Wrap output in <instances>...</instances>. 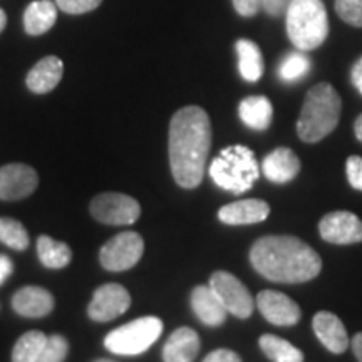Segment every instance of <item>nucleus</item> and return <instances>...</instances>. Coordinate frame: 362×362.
Here are the masks:
<instances>
[{
    "label": "nucleus",
    "mask_w": 362,
    "mask_h": 362,
    "mask_svg": "<svg viewBox=\"0 0 362 362\" xmlns=\"http://www.w3.org/2000/svg\"><path fill=\"white\" fill-rule=\"evenodd\" d=\"M320 237L334 245L362 242V220L351 211H332L319 223Z\"/></svg>",
    "instance_id": "9b49d317"
},
{
    "label": "nucleus",
    "mask_w": 362,
    "mask_h": 362,
    "mask_svg": "<svg viewBox=\"0 0 362 362\" xmlns=\"http://www.w3.org/2000/svg\"><path fill=\"white\" fill-rule=\"evenodd\" d=\"M354 133H356V138L359 139V141L362 143V115L356 119V123H354Z\"/></svg>",
    "instance_id": "58836bf2"
},
{
    "label": "nucleus",
    "mask_w": 362,
    "mask_h": 362,
    "mask_svg": "<svg viewBox=\"0 0 362 362\" xmlns=\"http://www.w3.org/2000/svg\"><path fill=\"white\" fill-rule=\"evenodd\" d=\"M103 0H56V6L67 13H86L99 7Z\"/></svg>",
    "instance_id": "7c9ffc66"
},
{
    "label": "nucleus",
    "mask_w": 362,
    "mask_h": 362,
    "mask_svg": "<svg viewBox=\"0 0 362 362\" xmlns=\"http://www.w3.org/2000/svg\"><path fill=\"white\" fill-rule=\"evenodd\" d=\"M312 327H314L317 339L322 342L325 349L334 352V354H342L349 347L346 327H344L342 320L332 312H317L314 320H312Z\"/></svg>",
    "instance_id": "4468645a"
},
{
    "label": "nucleus",
    "mask_w": 362,
    "mask_h": 362,
    "mask_svg": "<svg viewBox=\"0 0 362 362\" xmlns=\"http://www.w3.org/2000/svg\"><path fill=\"white\" fill-rule=\"evenodd\" d=\"M346 170H347V178H349L351 187L362 192V158L351 156L346 163Z\"/></svg>",
    "instance_id": "2f4dec72"
},
{
    "label": "nucleus",
    "mask_w": 362,
    "mask_h": 362,
    "mask_svg": "<svg viewBox=\"0 0 362 362\" xmlns=\"http://www.w3.org/2000/svg\"><path fill=\"white\" fill-rule=\"evenodd\" d=\"M310 71V59L305 54L292 52L284 59L279 67V74L285 83H293V81L302 79L307 72Z\"/></svg>",
    "instance_id": "cd10ccee"
},
{
    "label": "nucleus",
    "mask_w": 362,
    "mask_h": 362,
    "mask_svg": "<svg viewBox=\"0 0 362 362\" xmlns=\"http://www.w3.org/2000/svg\"><path fill=\"white\" fill-rule=\"evenodd\" d=\"M208 285L216 293V297L220 298V302L228 314L238 317V319H248L252 315L253 307H255L252 293L230 272H215L210 277Z\"/></svg>",
    "instance_id": "0eeeda50"
},
{
    "label": "nucleus",
    "mask_w": 362,
    "mask_h": 362,
    "mask_svg": "<svg viewBox=\"0 0 362 362\" xmlns=\"http://www.w3.org/2000/svg\"><path fill=\"white\" fill-rule=\"evenodd\" d=\"M0 242L13 250H25L29 247V235L21 221L13 218H0Z\"/></svg>",
    "instance_id": "bb28decb"
},
{
    "label": "nucleus",
    "mask_w": 362,
    "mask_h": 362,
    "mask_svg": "<svg viewBox=\"0 0 362 362\" xmlns=\"http://www.w3.org/2000/svg\"><path fill=\"white\" fill-rule=\"evenodd\" d=\"M62 72H64V64L61 59L56 56L44 57L30 69L27 76V88L37 94L49 93L62 79Z\"/></svg>",
    "instance_id": "aec40b11"
},
{
    "label": "nucleus",
    "mask_w": 362,
    "mask_h": 362,
    "mask_svg": "<svg viewBox=\"0 0 362 362\" xmlns=\"http://www.w3.org/2000/svg\"><path fill=\"white\" fill-rule=\"evenodd\" d=\"M250 262L262 277L280 284H302L315 279L322 260L314 248L297 237L269 235L252 245Z\"/></svg>",
    "instance_id": "f03ea898"
},
{
    "label": "nucleus",
    "mask_w": 362,
    "mask_h": 362,
    "mask_svg": "<svg viewBox=\"0 0 362 362\" xmlns=\"http://www.w3.org/2000/svg\"><path fill=\"white\" fill-rule=\"evenodd\" d=\"M192 309L194 315L210 327H218L223 324L226 314H228L216 293L210 288V285H198L193 288Z\"/></svg>",
    "instance_id": "a211bd4d"
},
{
    "label": "nucleus",
    "mask_w": 362,
    "mask_h": 362,
    "mask_svg": "<svg viewBox=\"0 0 362 362\" xmlns=\"http://www.w3.org/2000/svg\"><path fill=\"white\" fill-rule=\"evenodd\" d=\"M352 351H354V356L357 357V361L362 362V332L356 334L354 337H352Z\"/></svg>",
    "instance_id": "4c0bfd02"
},
{
    "label": "nucleus",
    "mask_w": 362,
    "mask_h": 362,
    "mask_svg": "<svg viewBox=\"0 0 362 362\" xmlns=\"http://www.w3.org/2000/svg\"><path fill=\"white\" fill-rule=\"evenodd\" d=\"M291 42L298 51H314L329 35V19L322 0H292L285 12Z\"/></svg>",
    "instance_id": "20e7f679"
},
{
    "label": "nucleus",
    "mask_w": 362,
    "mask_h": 362,
    "mask_svg": "<svg viewBox=\"0 0 362 362\" xmlns=\"http://www.w3.org/2000/svg\"><path fill=\"white\" fill-rule=\"evenodd\" d=\"M13 272V264L7 255H0V285L6 284V280L11 277Z\"/></svg>",
    "instance_id": "c9c22d12"
},
{
    "label": "nucleus",
    "mask_w": 362,
    "mask_h": 362,
    "mask_svg": "<svg viewBox=\"0 0 362 362\" xmlns=\"http://www.w3.org/2000/svg\"><path fill=\"white\" fill-rule=\"evenodd\" d=\"M57 19V7L52 0H35L25 8L24 27L30 35H40L54 27Z\"/></svg>",
    "instance_id": "4be33fe9"
},
{
    "label": "nucleus",
    "mask_w": 362,
    "mask_h": 362,
    "mask_svg": "<svg viewBox=\"0 0 362 362\" xmlns=\"http://www.w3.org/2000/svg\"><path fill=\"white\" fill-rule=\"evenodd\" d=\"M264 175L274 183H288L300 171V160L291 148H277L262 163Z\"/></svg>",
    "instance_id": "f3484780"
},
{
    "label": "nucleus",
    "mask_w": 362,
    "mask_h": 362,
    "mask_svg": "<svg viewBox=\"0 0 362 362\" xmlns=\"http://www.w3.org/2000/svg\"><path fill=\"white\" fill-rule=\"evenodd\" d=\"M351 81L356 86V89L362 94V57L357 59V62L352 66L351 71Z\"/></svg>",
    "instance_id": "e433bc0d"
},
{
    "label": "nucleus",
    "mask_w": 362,
    "mask_h": 362,
    "mask_svg": "<svg viewBox=\"0 0 362 362\" xmlns=\"http://www.w3.org/2000/svg\"><path fill=\"white\" fill-rule=\"evenodd\" d=\"M37 255L42 265L52 270L64 269L71 264L72 259V252L67 243L57 242L47 235H42L37 240Z\"/></svg>",
    "instance_id": "b1692460"
},
{
    "label": "nucleus",
    "mask_w": 362,
    "mask_h": 362,
    "mask_svg": "<svg viewBox=\"0 0 362 362\" xmlns=\"http://www.w3.org/2000/svg\"><path fill=\"white\" fill-rule=\"evenodd\" d=\"M342 101L329 83L309 89L297 121L298 138L304 143H317L336 129L341 117Z\"/></svg>",
    "instance_id": "7ed1b4c3"
},
{
    "label": "nucleus",
    "mask_w": 362,
    "mask_h": 362,
    "mask_svg": "<svg viewBox=\"0 0 362 362\" xmlns=\"http://www.w3.org/2000/svg\"><path fill=\"white\" fill-rule=\"evenodd\" d=\"M45 342H47V336L40 330L25 332L13 346L12 362H37Z\"/></svg>",
    "instance_id": "a878e982"
},
{
    "label": "nucleus",
    "mask_w": 362,
    "mask_h": 362,
    "mask_svg": "<svg viewBox=\"0 0 362 362\" xmlns=\"http://www.w3.org/2000/svg\"><path fill=\"white\" fill-rule=\"evenodd\" d=\"M210 176L216 187L230 193L248 192L260 176L259 161L250 148L235 144L221 149L211 161Z\"/></svg>",
    "instance_id": "39448f33"
},
{
    "label": "nucleus",
    "mask_w": 362,
    "mask_h": 362,
    "mask_svg": "<svg viewBox=\"0 0 362 362\" xmlns=\"http://www.w3.org/2000/svg\"><path fill=\"white\" fill-rule=\"evenodd\" d=\"M163 322L158 317H141L110 332L104 339L106 349L117 356H139L160 339Z\"/></svg>",
    "instance_id": "423d86ee"
},
{
    "label": "nucleus",
    "mask_w": 362,
    "mask_h": 362,
    "mask_svg": "<svg viewBox=\"0 0 362 362\" xmlns=\"http://www.w3.org/2000/svg\"><path fill=\"white\" fill-rule=\"evenodd\" d=\"M203 362H242V357L230 349H216L210 352Z\"/></svg>",
    "instance_id": "f704fd0d"
},
{
    "label": "nucleus",
    "mask_w": 362,
    "mask_h": 362,
    "mask_svg": "<svg viewBox=\"0 0 362 362\" xmlns=\"http://www.w3.org/2000/svg\"><path fill=\"white\" fill-rule=\"evenodd\" d=\"M270 206L264 200L248 198V200L233 202L230 205L221 206L218 218L225 225H253L269 218Z\"/></svg>",
    "instance_id": "2eb2a0df"
},
{
    "label": "nucleus",
    "mask_w": 362,
    "mask_h": 362,
    "mask_svg": "<svg viewBox=\"0 0 362 362\" xmlns=\"http://www.w3.org/2000/svg\"><path fill=\"white\" fill-rule=\"evenodd\" d=\"M94 362H115V361H110V359H98V361H94Z\"/></svg>",
    "instance_id": "a19ab883"
},
{
    "label": "nucleus",
    "mask_w": 362,
    "mask_h": 362,
    "mask_svg": "<svg viewBox=\"0 0 362 362\" xmlns=\"http://www.w3.org/2000/svg\"><path fill=\"white\" fill-rule=\"evenodd\" d=\"M291 4L292 0H262V7H264L265 12L272 17L285 16V12H287Z\"/></svg>",
    "instance_id": "72a5a7b5"
},
{
    "label": "nucleus",
    "mask_w": 362,
    "mask_h": 362,
    "mask_svg": "<svg viewBox=\"0 0 362 362\" xmlns=\"http://www.w3.org/2000/svg\"><path fill=\"white\" fill-rule=\"evenodd\" d=\"M144 242L136 232H123L104 243L99 253L101 265L110 272H124L133 269L143 257Z\"/></svg>",
    "instance_id": "6e6552de"
},
{
    "label": "nucleus",
    "mask_w": 362,
    "mask_h": 362,
    "mask_svg": "<svg viewBox=\"0 0 362 362\" xmlns=\"http://www.w3.org/2000/svg\"><path fill=\"white\" fill-rule=\"evenodd\" d=\"M259 346L272 362H304V354L300 349L274 334H264L260 337Z\"/></svg>",
    "instance_id": "393cba45"
},
{
    "label": "nucleus",
    "mask_w": 362,
    "mask_h": 362,
    "mask_svg": "<svg viewBox=\"0 0 362 362\" xmlns=\"http://www.w3.org/2000/svg\"><path fill=\"white\" fill-rule=\"evenodd\" d=\"M238 115L240 119H242L248 128L255 131H265L272 123L274 107H272L269 98L248 96L240 103Z\"/></svg>",
    "instance_id": "412c9836"
},
{
    "label": "nucleus",
    "mask_w": 362,
    "mask_h": 362,
    "mask_svg": "<svg viewBox=\"0 0 362 362\" xmlns=\"http://www.w3.org/2000/svg\"><path fill=\"white\" fill-rule=\"evenodd\" d=\"M200 352V337L189 327H180L163 347L165 362H193Z\"/></svg>",
    "instance_id": "6ab92c4d"
},
{
    "label": "nucleus",
    "mask_w": 362,
    "mask_h": 362,
    "mask_svg": "<svg viewBox=\"0 0 362 362\" xmlns=\"http://www.w3.org/2000/svg\"><path fill=\"white\" fill-rule=\"evenodd\" d=\"M6 25H7V16H6V12H4L2 8H0V33H2V30L6 29Z\"/></svg>",
    "instance_id": "ea45409f"
},
{
    "label": "nucleus",
    "mask_w": 362,
    "mask_h": 362,
    "mask_svg": "<svg viewBox=\"0 0 362 362\" xmlns=\"http://www.w3.org/2000/svg\"><path fill=\"white\" fill-rule=\"evenodd\" d=\"M238 56V71L240 76L247 83H257L264 74V57H262L260 47L248 39H240L235 44Z\"/></svg>",
    "instance_id": "5701e85b"
},
{
    "label": "nucleus",
    "mask_w": 362,
    "mask_h": 362,
    "mask_svg": "<svg viewBox=\"0 0 362 362\" xmlns=\"http://www.w3.org/2000/svg\"><path fill=\"white\" fill-rule=\"evenodd\" d=\"M90 214L106 225H133L141 215V206L123 193H101L90 202Z\"/></svg>",
    "instance_id": "1a4fd4ad"
},
{
    "label": "nucleus",
    "mask_w": 362,
    "mask_h": 362,
    "mask_svg": "<svg viewBox=\"0 0 362 362\" xmlns=\"http://www.w3.org/2000/svg\"><path fill=\"white\" fill-rule=\"evenodd\" d=\"M235 11L242 17H253L262 8V0H232Z\"/></svg>",
    "instance_id": "473e14b6"
},
{
    "label": "nucleus",
    "mask_w": 362,
    "mask_h": 362,
    "mask_svg": "<svg viewBox=\"0 0 362 362\" xmlns=\"http://www.w3.org/2000/svg\"><path fill=\"white\" fill-rule=\"evenodd\" d=\"M211 148V124L205 110L187 106L176 111L170 123V166L181 188H197L205 175Z\"/></svg>",
    "instance_id": "f257e3e1"
},
{
    "label": "nucleus",
    "mask_w": 362,
    "mask_h": 362,
    "mask_svg": "<svg viewBox=\"0 0 362 362\" xmlns=\"http://www.w3.org/2000/svg\"><path fill=\"white\" fill-rule=\"evenodd\" d=\"M37 185L39 176L30 166L12 163L0 168V200H22L33 194Z\"/></svg>",
    "instance_id": "f8f14e48"
},
{
    "label": "nucleus",
    "mask_w": 362,
    "mask_h": 362,
    "mask_svg": "<svg viewBox=\"0 0 362 362\" xmlns=\"http://www.w3.org/2000/svg\"><path fill=\"white\" fill-rule=\"evenodd\" d=\"M69 352V344L62 336L54 334V336L47 337L42 352H40L37 362H64Z\"/></svg>",
    "instance_id": "c85d7f7f"
},
{
    "label": "nucleus",
    "mask_w": 362,
    "mask_h": 362,
    "mask_svg": "<svg viewBox=\"0 0 362 362\" xmlns=\"http://www.w3.org/2000/svg\"><path fill=\"white\" fill-rule=\"evenodd\" d=\"M12 307L22 317L37 319V317H44L49 312H52L54 297L51 292L45 291L42 287L29 285V287L21 288L12 297Z\"/></svg>",
    "instance_id": "dca6fc26"
},
{
    "label": "nucleus",
    "mask_w": 362,
    "mask_h": 362,
    "mask_svg": "<svg viewBox=\"0 0 362 362\" xmlns=\"http://www.w3.org/2000/svg\"><path fill=\"white\" fill-rule=\"evenodd\" d=\"M131 305L129 292L119 284L101 285L94 292L93 300L88 307V314L96 322H110L123 315Z\"/></svg>",
    "instance_id": "9d476101"
},
{
    "label": "nucleus",
    "mask_w": 362,
    "mask_h": 362,
    "mask_svg": "<svg viewBox=\"0 0 362 362\" xmlns=\"http://www.w3.org/2000/svg\"><path fill=\"white\" fill-rule=\"evenodd\" d=\"M257 307L270 324L291 327L300 320V307L296 300L282 292L262 291L257 296Z\"/></svg>",
    "instance_id": "ddd939ff"
},
{
    "label": "nucleus",
    "mask_w": 362,
    "mask_h": 362,
    "mask_svg": "<svg viewBox=\"0 0 362 362\" xmlns=\"http://www.w3.org/2000/svg\"><path fill=\"white\" fill-rule=\"evenodd\" d=\"M336 12L347 24L362 27V0H336Z\"/></svg>",
    "instance_id": "c756f323"
}]
</instances>
